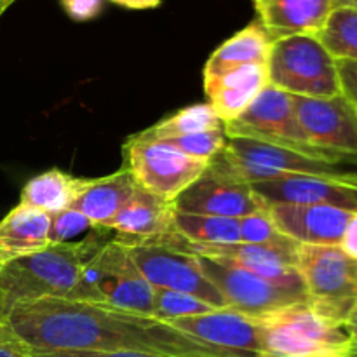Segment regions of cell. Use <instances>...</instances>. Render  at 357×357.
I'll use <instances>...</instances> for the list:
<instances>
[{
	"mask_svg": "<svg viewBox=\"0 0 357 357\" xmlns=\"http://www.w3.org/2000/svg\"><path fill=\"white\" fill-rule=\"evenodd\" d=\"M167 324L236 357H260V328L253 316L220 309Z\"/></svg>",
	"mask_w": 357,
	"mask_h": 357,
	"instance_id": "15",
	"label": "cell"
},
{
	"mask_svg": "<svg viewBox=\"0 0 357 357\" xmlns=\"http://www.w3.org/2000/svg\"><path fill=\"white\" fill-rule=\"evenodd\" d=\"M138 183L128 166L108 176L84 180L82 190L72 208L82 213L94 227L108 229L112 220L131 201Z\"/></svg>",
	"mask_w": 357,
	"mask_h": 357,
	"instance_id": "20",
	"label": "cell"
},
{
	"mask_svg": "<svg viewBox=\"0 0 357 357\" xmlns=\"http://www.w3.org/2000/svg\"><path fill=\"white\" fill-rule=\"evenodd\" d=\"M298 243L291 241L288 244H195L197 257L225 258L236 261L241 267L248 268L253 274L260 275L265 281L279 286L282 289L309 296L302 274L296 267Z\"/></svg>",
	"mask_w": 357,
	"mask_h": 357,
	"instance_id": "14",
	"label": "cell"
},
{
	"mask_svg": "<svg viewBox=\"0 0 357 357\" xmlns=\"http://www.w3.org/2000/svg\"><path fill=\"white\" fill-rule=\"evenodd\" d=\"M0 357H31L28 349L0 324Z\"/></svg>",
	"mask_w": 357,
	"mask_h": 357,
	"instance_id": "34",
	"label": "cell"
},
{
	"mask_svg": "<svg viewBox=\"0 0 357 357\" xmlns=\"http://www.w3.org/2000/svg\"><path fill=\"white\" fill-rule=\"evenodd\" d=\"M272 42L260 21L255 20L215 49L204 65V80L216 79L246 65H267Z\"/></svg>",
	"mask_w": 357,
	"mask_h": 357,
	"instance_id": "22",
	"label": "cell"
},
{
	"mask_svg": "<svg viewBox=\"0 0 357 357\" xmlns=\"http://www.w3.org/2000/svg\"><path fill=\"white\" fill-rule=\"evenodd\" d=\"M14 2H16V0H0V17H2V14L6 13V10L9 9Z\"/></svg>",
	"mask_w": 357,
	"mask_h": 357,
	"instance_id": "39",
	"label": "cell"
},
{
	"mask_svg": "<svg viewBox=\"0 0 357 357\" xmlns=\"http://www.w3.org/2000/svg\"><path fill=\"white\" fill-rule=\"evenodd\" d=\"M176 229L181 236L195 244L216 246V244L241 243L239 220L211 215H192L176 209Z\"/></svg>",
	"mask_w": 357,
	"mask_h": 357,
	"instance_id": "25",
	"label": "cell"
},
{
	"mask_svg": "<svg viewBox=\"0 0 357 357\" xmlns=\"http://www.w3.org/2000/svg\"><path fill=\"white\" fill-rule=\"evenodd\" d=\"M317 38L337 61L357 63V9H333Z\"/></svg>",
	"mask_w": 357,
	"mask_h": 357,
	"instance_id": "26",
	"label": "cell"
},
{
	"mask_svg": "<svg viewBox=\"0 0 357 357\" xmlns=\"http://www.w3.org/2000/svg\"><path fill=\"white\" fill-rule=\"evenodd\" d=\"M267 86V65H246L216 79L204 80V93L213 110L227 124L239 117Z\"/></svg>",
	"mask_w": 357,
	"mask_h": 357,
	"instance_id": "18",
	"label": "cell"
},
{
	"mask_svg": "<svg viewBox=\"0 0 357 357\" xmlns=\"http://www.w3.org/2000/svg\"><path fill=\"white\" fill-rule=\"evenodd\" d=\"M268 2H271V0H253L255 9H260V7H264L265 3H268Z\"/></svg>",
	"mask_w": 357,
	"mask_h": 357,
	"instance_id": "40",
	"label": "cell"
},
{
	"mask_svg": "<svg viewBox=\"0 0 357 357\" xmlns=\"http://www.w3.org/2000/svg\"><path fill=\"white\" fill-rule=\"evenodd\" d=\"M333 9H340V7H347V9H357V0H331Z\"/></svg>",
	"mask_w": 357,
	"mask_h": 357,
	"instance_id": "38",
	"label": "cell"
},
{
	"mask_svg": "<svg viewBox=\"0 0 357 357\" xmlns=\"http://www.w3.org/2000/svg\"><path fill=\"white\" fill-rule=\"evenodd\" d=\"M197 261L206 278L227 300L229 309L246 316L258 317L310 300V296L296 295L265 281L236 261L209 257H197Z\"/></svg>",
	"mask_w": 357,
	"mask_h": 357,
	"instance_id": "10",
	"label": "cell"
},
{
	"mask_svg": "<svg viewBox=\"0 0 357 357\" xmlns=\"http://www.w3.org/2000/svg\"><path fill=\"white\" fill-rule=\"evenodd\" d=\"M344 357H357V351L354 352V354H349V356H344Z\"/></svg>",
	"mask_w": 357,
	"mask_h": 357,
	"instance_id": "41",
	"label": "cell"
},
{
	"mask_svg": "<svg viewBox=\"0 0 357 357\" xmlns=\"http://www.w3.org/2000/svg\"><path fill=\"white\" fill-rule=\"evenodd\" d=\"M342 94L354 105L357 110V63L337 61Z\"/></svg>",
	"mask_w": 357,
	"mask_h": 357,
	"instance_id": "33",
	"label": "cell"
},
{
	"mask_svg": "<svg viewBox=\"0 0 357 357\" xmlns=\"http://www.w3.org/2000/svg\"><path fill=\"white\" fill-rule=\"evenodd\" d=\"M255 319L260 328V357H344L357 351L347 326L310 300Z\"/></svg>",
	"mask_w": 357,
	"mask_h": 357,
	"instance_id": "3",
	"label": "cell"
},
{
	"mask_svg": "<svg viewBox=\"0 0 357 357\" xmlns=\"http://www.w3.org/2000/svg\"><path fill=\"white\" fill-rule=\"evenodd\" d=\"M84 180L86 178H75L58 167H52L26 181L21 190L20 202L47 215H56L72 208L82 190Z\"/></svg>",
	"mask_w": 357,
	"mask_h": 357,
	"instance_id": "23",
	"label": "cell"
},
{
	"mask_svg": "<svg viewBox=\"0 0 357 357\" xmlns=\"http://www.w3.org/2000/svg\"><path fill=\"white\" fill-rule=\"evenodd\" d=\"M296 117L310 145L331 162L357 164V110L344 96H293Z\"/></svg>",
	"mask_w": 357,
	"mask_h": 357,
	"instance_id": "9",
	"label": "cell"
},
{
	"mask_svg": "<svg viewBox=\"0 0 357 357\" xmlns=\"http://www.w3.org/2000/svg\"><path fill=\"white\" fill-rule=\"evenodd\" d=\"M77 302L152 317L153 288L129 257L128 248L112 237L84 264Z\"/></svg>",
	"mask_w": 357,
	"mask_h": 357,
	"instance_id": "4",
	"label": "cell"
},
{
	"mask_svg": "<svg viewBox=\"0 0 357 357\" xmlns=\"http://www.w3.org/2000/svg\"><path fill=\"white\" fill-rule=\"evenodd\" d=\"M124 246L128 248L129 257L152 288L187 293L215 309H229L220 289L199 267L197 255L139 244Z\"/></svg>",
	"mask_w": 357,
	"mask_h": 357,
	"instance_id": "11",
	"label": "cell"
},
{
	"mask_svg": "<svg viewBox=\"0 0 357 357\" xmlns=\"http://www.w3.org/2000/svg\"><path fill=\"white\" fill-rule=\"evenodd\" d=\"M128 9H155L160 6V0H110Z\"/></svg>",
	"mask_w": 357,
	"mask_h": 357,
	"instance_id": "36",
	"label": "cell"
},
{
	"mask_svg": "<svg viewBox=\"0 0 357 357\" xmlns=\"http://www.w3.org/2000/svg\"><path fill=\"white\" fill-rule=\"evenodd\" d=\"M126 164L142 188L174 202L199 180L209 160L187 155L173 145L139 135L129 136L122 146Z\"/></svg>",
	"mask_w": 357,
	"mask_h": 357,
	"instance_id": "6",
	"label": "cell"
},
{
	"mask_svg": "<svg viewBox=\"0 0 357 357\" xmlns=\"http://www.w3.org/2000/svg\"><path fill=\"white\" fill-rule=\"evenodd\" d=\"M267 209L282 236L305 246H338L354 215L330 206L272 204Z\"/></svg>",
	"mask_w": 357,
	"mask_h": 357,
	"instance_id": "16",
	"label": "cell"
},
{
	"mask_svg": "<svg viewBox=\"0 0 357 357\" xmlns=\"http://www.w3.org/2000/svg\"><path fill=\"white\" fill-rule=\"evenodd\" d=\"M174 206L181 213L236 220L267 208L250 183L227 173L213 162H209L199 180L174 201Z\"/></svg>",
	"mask_w": 357,
	"mask_h": 357,
	"instance_id": "13",
	"label": "cell"
},
{
	"mask_svg": "<svg viewBox=\"0 0 357 357\" xmlns=\"http://www.w3.org/2000/svg\"><path fill=\"white\" fill-rule=\"evenodd\" d=\"M255 194L272 204L330 206L357 213V173L286 174L278 180L251 183Z\"/></svg>",
	"mask_w": 357,
	"mask_h": 357,
	"instance_id": "12",
	"label": "cell"
},
{
	"mask_svg": "<svg viewBox=\"0 0 357 357\" xmlns=\"http://www.w3.org/2000/svg\"><path fill=\"white\" fill-rule=\"evenodd\" d=\"M338 248H340L347 257H351L352 260H357V213H354L352 218L349 220Z\"/></svg>",
	"mask_w": 357,
	"mask_h": 357,
	"instance_id": "35",
	"label": "cell"
},
{
	"mask_svg": "<svg viewBox=\"0 0 357 357\" xmlns=\"http://www.w3.org/2000/svg\"><path fill=\"white\" fill-rule=\"evenodd\" d=\"M96 227L79 243L51 244L38 253L0 265V323L16 307L42 298L79 300L84 264L114 236Z\"/></svg>",
	"mask_w": 357,
	"mask_h": 357,
	"instance_id": "2",
	"label": "cell"
},
{
	"mask_svg": "<svg viewBox=\"0 0 357 357\" xmlns=\"http://www.w3.org/2000/svg\"><path fill=\"white\" fill-rule=\"evenodd\" d=\"M2 326L30 351H128L160 357H236L150 316L61 298H42L16 307Z\"/></svg>",
	"mask_w": 357,
	"mask_h": 357,
	"instance_id": "1",
	"label": "cell"
},
{
	"mask_svg": "<svg viewBox=\"0 0 357 357\" xmlns=\"http://www.w3.org/2000/svg\"><path fill=\"white\" fill-rule=\"evenodd\" d=\"M31 357H160L128 351H30Z\"/></svg>",
	"mask_w": 357,
	"mask_h": 357,
	"instance_id": "31",
	"label": "cell"
},
{
	"mask_svg": "<svg viewBox=\"0 0 357 357\" xmlns=\"http://www.w3.org/2000/svg\"><path fill=\"white\" fill-rule=\"evenodd\" d=\"M345 326H347L349 333H351L352 337H354L357 340V302L354 303V307L351 309V312H349L347 321H345Z\"/></svg>",
	"mask_w": 357,
	"mask_h": 357,
	"instance_id": "37",
	"label": "cell"
},
{
	"mask_svg": "<svg viewBox=\"0 0 357 357\" xmlns=\"http://www.w3.org/2000/svg\"><path fill=\"white\" fill-rule=\"evenodd\" d=\"M61 6L73 21H89L100 14L103 0H61Z\"/></svg>",
	"mask_w": 357,
	"mask_h": 357,
	"instance_id": "32",
	"label": "cell"
},
{
	"mask_svg": "<svg viewBox=\"0 0 357 357\" xmlns=\"http://www.w3.org/2000/svg\"><path fill=\"white\" fill-rule=\"evenodd\" d=\"M257 13V20L272 40L289 35L317 37L333 13V3L331 0H271Z\"/></svg>",
	"mask_w": 357,
	"mask_h": 357,
	"instance_id": "19",
	"label": "cell"
},
{
	"mask_svg": "<svg viewBox=\"0 0 357 357\" xmlns=\"http://www.w3.org/2000/svg\"><path fill=\"white\" fill-rule=\"evenodd\" d=\"M176 206L138 185L131 201L112 220L108 229L114 230L117 239L142 241L149 237L178 234Z\"/></svg>",
	"mask_w": 357,
	"mask_h": 357,
	"instance_id": "17",
	"label": "cell"
},
{
	"mask_svg": "<svg viewBox=\"0 0 357 357\" xmlns=\"http://www.w3.org/2000/svg\"><path fill=\"white\" fill-rule=\"evenodd\" d=\"M164 143H169L174 149L180 152L187 153V155L197 157V159L211 160L216 153L222 152L227 145V135H225V126L220 128L208 129V131L194 132V135L180 136V138L167 139Z\"/></svg>",
	"mask_w": 357,
	"mask_h": 357,
	"instance_id": "28",
	"label": "cell"
},
{
	"mask_svg": "<svg viewBox=\"0 0 357 357\" xmlns=\"http://www.w3.org/2000/svg\"><path fill=\"white\" fill-rule=\"evenodd\" d=\"M96 227L86 218L77 209L68 208L65 211H59L51 215V225H49V243L51 244H65L72 243V239L91 232Z\"/></svg>",
	"mask_w": 357,
	"mask_h": 357,
	"instance_id": "30",
	"label": "cell"
},
{
	"mask_svg": "<svg viewBox=\"0 0 357 357\" xmlns=\"http://www.w3.org/2000/svg\"><path fill=\"white\" fill-rule=\"evenodd\" d=\"M0 324H2V323H0Z\"/></svg>",
	"mask_w": 357,
	"mask_h": 357,
	"instance_id": "42",
	"label": "cell"
},
{
	"mask_svg": "<svg viewBox=\"0 0 357 357\" xmlns=\"http://www.w3.org/2000/svg\"><path fill=\"white\" fill-rule=\"evenodd\" d=\"M51 215L37 208L17 204L0 220V265L38 253L49 243Z\"/></svg>",
	"mask_w": 357,
	"mask_h": 357,
	"instance_id": "21",
	"label": "cell"
},
{
	"mask_svg": "<svg viewBox=\"0 0 357 357\" xmlns=\"http://www.w3.org/2000/svg\"><path fill=\"white\" fill-rule=\"evenodd\" d=\"M296 267L310 302L328 317L345 324L357 302V260L347 257L338 246L300 244Z\"/></svg>",
	"mask_w": 357,
	"mask_h": 357,
	"instance_id": "7",
	"label": "cell"
},
{
	"mask_svg": "<svg viewBox=\"0 0 357 357\" xmlns=\"http://www.w3.org/2000/svg\"><path fill=\"white\" fill-rule=\"evenodd\" d=\"M241 243L246 244H288L291 239L282 236L272 222L268 209L248 215L239 220Z\"/></svg>",
	"mask_w": 357,
	"mask_h": 357,
	"instance_id": "29",
	"label": "cell"
},
{
	"mask_svg": "<svg viewBox=\"0 0 357 357\" xmlns=\"http://www.w3.org/2000/svg\"><path fill=\"white\" fill-rule=\"evenodd\" d=\"M215 309L209 303L195 298V296L187 295L180 291H169V289H155L153 288V305H152V317L153 319L171 323L176 319H185V317L202 316L209 314Z\"/></svg>",
	"mask_w": 357,
	"mask_h": 357,
	"instance_id": "27",
	"label": "cell"
},
{
	"mask_svg": "<svg viewBox=\"0 0 357 357\" xmlns=\"http://www.w3.org/2000/svg\"><path fill=\"white\" fill-rule=\"evenodd\" d=\"M267 70L268 84L291 96L342 94L337 59L312 35H289L272 42Z\"/></svg>",
	"mask_w": 357,
	"mask_h": 357,
	"instance_id": "5",
	"label": "cell"
},
{
	"mask_svg": "<svg viewBox=\"0 0 357 357\" xmlns=\"http://www.w3.org/2000/svg\"><path fill=\"white\" fill-rule=\"evenodd\" d=\"M225 126L222 119L216 115L209 103H195L187 108H181L176 114L169 115L164 121L157 122L152 128L138 132L142 138L157 139V142H167V139L180 138V136L194 135V132L208 131V129Z\"/></svg>",
	"mask_w": 357,
	"mask_h": 357,
	"instance_id": "24",
	"label": "cell"
},
{
	"mask_svg": "<svg viewBox=\"0 0 357 357\" xmlns=\"http://www.w3.org/2000/svg\"><path fill=\"white\" fill-rule=\"evenodd\" d=\"M225 135L227 138H246L284 146V149L305 153L314 159L331 162L323 152L310 145L296 117L291 94L275 89L271 84L258 94L257 100L239 117L227 122Z\"/></svg>",
	"mask_w": 357,
	"mask_h": 357,
	"instance_id": "8",
	"label": "cell"
}]
</instances>
